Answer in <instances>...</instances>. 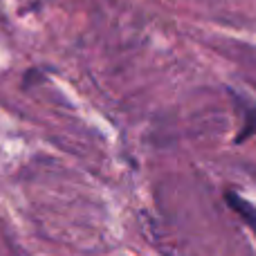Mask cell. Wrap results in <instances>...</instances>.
I'll list each match as a JSON object with an SVG mask.
<instances>
[{"label": "cell", "mask_w": 256, "mask_h": 256, "mask_svg": "<svg viewBox=\"0 0 256 256\" xmlns=\"http://www.w3.org/2000/svg\"><path fill=\"white\" fill-rule=\"evenodd\" d=\"M227 202H230L232 209H234V212H238L240 216H243V220L256 232V209L252 207V204H250L245 198L236 196V194H227Z\"/></svg>", "instance_id": "cell-1"}]
</instances>
